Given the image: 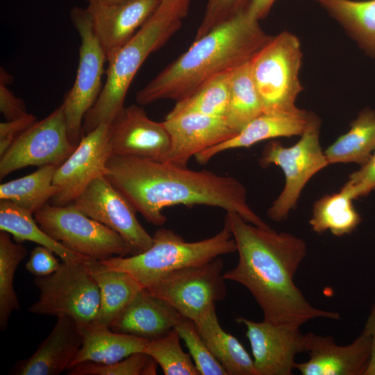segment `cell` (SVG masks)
<instances>
[{
	"label": "cell",
	"mask_w": 375,
	"mask_h": 375,
	"mask_svg": "<svg viewBox=\"0 0 375 375\" xmlns=\"http://www.w3.org/2000/svg\"><path fill=\"white\" fill-rule=\"evenodd\" d=\"M224 224L236 244L238 262L224 272V277L249 291L262 310L264 321L301 326L316 318H340L337 312L312 306L294 281L307 253L303 240L260 228L234 212H226Z\"/></svg>",
	"instance_id": "obj_1"
},
{
	"label": "cell",
	"mask_w": 375,
	"mask_h": 375,
	"mask_svg": "<svg viewBox=\"0 0 375 375\" xmlns=\"http://www.w3.org/2000/svg\"><path fill=\"white\" fill-rule=\"evenodd\" d=\"M104 176L147 222L162 226V210L203 205L239 214L247 222L272 229L249 206L247 191L234 177L192 170L169 162L111 155Z\"/></svg>",
	"instance_id": "obj_2"
},
{
	"label": "cell",
	"mask_w": 375,
	"mask_h": 375,
	"mask_svg": "<svg viewBox=\"0 0 375 375\" xmlns=\"http://www.w3.org/2000/svg\"><path fill=\"white\" fill-rule=\"evenodd\" d=\"M271 37L243 10L194 40L136 93L135 101L146 106L162 99H185L212 77L249 61Z\"/></svg>",
	"instance_id": "obj_3"
},
{
	"label": "cell",
	"mask_w": 375,
	"mask_h": 375,
	"mask_svg": "<svg viewBox=\"0 0 375 375\" xmlns=\"http://www.w3.org/2000/svg\"><path fill=\"white\" fill-rule=\"evenodd\" d=\"M182 20L158 6L133 37L109 60L101 92L86 113L83 133L110 124L124 109L135 76L148 56L158 50L181 26Z\"/></svg>",
	"instance_id": "obj_4"
},
{
	"label": "cell",
	"mask_w": 375,
	"mask_h": 375,
	"mask_svg": "<svg viewBox=\"0 0 375 375\" xmlns=\"http://www.w3.org/2000/svg\"><path fill=\"white\" fill-rule=\"evenodd\" d=\"M153 238L151 247L142 253L99 261L108 267L128 273L145 288L170 272L205 264L237 249L224 224L216 235L197 242H185L181 235L165 228L158 229Z\"/></svg>",
	"instance_id": "obj_5"
},
{
	"label": "cell",
	"mask_w": 375,
	"mask_h": 375,
	"mask_svg": "<svg viewBox=\"0 0 375 375\" xmlns=\"http://www.w3.org/2000/svg\"><path fill=\"white\" fill-rule=\"evenodd\" d=\"M321 122L316 114L310 112L306 128L295 144L286 147L278 141L272 140L262 151L260 165L278 166L285 178L284 188L267 211V216L274 222H280L288 217L308 181L329 165L319 143Z\"/></svg>",
	"instance_id": "obj_6"
},
{
	"label": "cell",
	"mask_w": 375,
	"mask_h": 375,
	"mask_svg": "<svg viewBox=\"0 0 375 375\" xmlns=\"http://www.w3.org/2000/svg\"><path fill=\"white\" fill-rule=\"evenodd\" d=\"M302 51L299 38L284 31L272 36L250 60L263 112L295 108L303 90L299 78Z\"/></svg>",
	"instance_id": "obj_7"
},
{
	"label": "cell",
	"mask_w": 375,
	"mask_h": 375,
	"mask_svg": "<svg viewBox=\"0 0 375 375\" xmlns=\"http://www.w3.org/2000/svg\"><path fill=\"white\" fill-rule=\"evenodd\" d=\"M85 261H62L51 274L36 277L34 284L39 290V298L28 311L38 315L66 316L74 319L79 327L97 321L100 291Z\"/></svg>",
	"instance_id": "obj_8"
},
{
	"label": "cell",
	"mask_w": 375,
	"mask_h": 375,
	"mask_svg": "<svg viewBox=\"0 0 375 375\" xmlns=\"http://www.w3.org/2000/svg\"><path fill=\"white\" fill-rule=\"evenodd\" d=\"M39 226L52 238L84 257L103 260L133 255L120 235L90 218L74 204H45L34 213Z\"/></svg>",
	"instance_id": "obj_9"
},
{
	"label": "cell",
	"mask_w": 375,
	"mask_h": 375,
	"mask_svg": "<svg viewBox=\"0 0 375 375\" xmlns=\"http://www.w3.org/2000/svg\"><path fill=\"white\" fill-rule=\"evenodd\" d=\"M69 16L81 40L79 60L74 85L60 106L69 140L77 146L82 138L84 117L101 92L103 66L107 60L86 8L75 6Z\"/></svg>",
	"instance_id": "obj_10"
},
{
	"label": "cell",
	"mask_w": 375,
	"mask_h": 375,
	"mask_svg": "<svg viewBox=\"0 0 375 375\" xmlns=\"http://www.w3.org/2000/svg\"><path fill=\"white\" fill-rule=\"evenodd\" d=\"M223 268V260L218 257L170 272L144 289L195 322L226 297Z\"/></svg>",
	"instance_id": "obj_11"
},
{
	"label": "cell",
	"mask_w": 375,
	"mask_h": 375,
	"mask_svg": "<svg viewBox=\"0 0 375 375\" xmlns=\"http://www.w3.org/2000/svg\"><path fill=\"white\" fill-rule=\"evenodd\" d=\"M76 147L69 140L60 106L20 134L0 156V178L28 166H59Z\"/></svg>",
	"instance_id": "obj_12"
},
{
	"label": "cell",
	"mask_w": 375,
	"mask_h": 375,
	"mask_svg": "<svg viewBox=\"0 0 375 375\" xmlns=\"http://www.w3.org/2000/svg\"><path fill=\"white\" fill-rule=\"evenodd\" d=\"M72 203L120 235L133 255L147 250L153 244V236L138 220L135 208L104 176L93 180Z\"/></svg>",
	"instance_id": "obj_13"
},
{
	"label": "cell",
	"mask_w": 375,
	"mask_h": 375,
	"mask_svg": "<svg viewBox=\"0 0 375 375\" xmlns=\"http://www.w3.org/2000/svg\"><path fill=\"white\" fill-rule=\"evenodd\" d=\"M111 155L109 124H101L82 136L75 150L56 170L53 184L58 192L51 199L53 205L72 203L93 180L104 176Z\"/></svg>",
	"instance_id": "obj_14"
},
{
	"label": "cell",
	"mask_w": 375,
	"mask_h": 375,
	"mask_svg": "<svg viewBox=\"0 0 375 375\" xmlns=\"http://www.w3.org/2000/svg\"><path fill=\"white\" fill-rule=\"evenodd\" d=\"M235 321L247 328L257 375L292 374L296 355L307 351L301 326L253 322L243 317H235Z\"/></svg>",
	"instance_id": "obj_15"
},
{
	"label": "cell",
	"mask_w": 375,
	"mask_h": 375,
	"mask_svg": "<svg viewBox=\"0 0 375 375\" xmlns=\"http://www.w3.org/2000/svg\"><path fill=\"white\" fill-rule=\"evenodd\" d=\"M109 125L112 155L163 162L169 151L163 122L151 119L138 103L124 107Z\"/></svg>",
	"instance_id": "obj_16"
},
{
	"label": "cell",
	"mask_w": 375,
	"mask_h": 375,
	"mask_svg": "<svg viewBox=\"0 0 375 375\" xmlns=\"http://www.w3.org/2000/svg\"><path fill=\"white\" fill-rule=\"evenodd\" d=\"M161 0H121L88 4L94 31L107 62L154 13Z\"/></svg>",
	"instance_id": "obj_17"
},
{
	"label": "cell",
	"mask_w": 375,
	"mask_h": 375,
	"mask_svg": "<svg viewBox=\"0 0 375 375\" xmlns=\"http://www.w3.org/2000/svg\"><path fill=\"white\" fill-rule=\"evenodd\" d=\"M305 337L310 358L295 364L302 375H364L372 350L371 336L364 328L344 346L338 345L330 335L309 332Z\"/></svg>",
	"instance_id": "obj_18"
},
{
	"label": "cell",
	"mask_w": 375,
	"mask_h": 375,
	"mask_svg": "<svg viewBox=\"0 0 375 375\" xmlns=\"http://www.w3.org/2000/svg\"><path fill=\"white\" fill-rule=\"evenodd\" d=\"M162 122L170 138L163 162L183 167L192 156L237 134L224 117L191 113L165 118Z\"/></svg>",
	"instance_id": "obj_19"
},
{
	"label": "cell",
	"mask_w": 375,
	"mask_h": 375,
	"mask_svg": "<svg viewBox=\"0 0 375 375\" xmlns=\"http://www.w3.org/2000/svg\"><path fill=\"white\" fill-rule=\"evenodd\" d=\"M82 342V333L76 322L66 316L57 317L47 338L30 357L17 364L13 374L58 375L72 367Z\"/></svg>",
	"instance_id": "obj_20"
},
{
	"label": "cell",
	"mask_w": 375,
	"mask_h": 375,
	"mask_svg": "<svg viewBox=\"0 0 375 375\" xmlns=\"http://www.w3.org/2000/svg\"><path fill=\"white\" fill-rule=\"evenodd\" d=\"M310 112L295 108L263 112L233 138L208 148L194 158L199 164L208 162L217 154L231 149L249 147L259 142L276 138L301 136L306 128Z\"/></svg>",
	"instance_id": "obj_21"
},
{
	"label": "cell",
	"mask_w": 375,
	"mask_h": 375,
	"mask_svg": "<svg viewBox=\"0 0 375 375\" xmlns=\"http://www.w3.org/2000/svg\"><path fill=\"white\" fill-rule=\"evenodd\" d=\"M185 318L170 304L143 288L110 328L151 340L167 333Z\"/></svg>",
	"instance_id": "obj_22"
},
{
	"label": "cell",
	"mask_w": 375,
	"mask_h": 375,
	"mask_svg": "<svg viewBox=\"0 0 375 375\" xmlns=\"http://www.w3.org/2000/svg\"><path fill=\"white\" fill-rule=\"evenodd\" d=\"M80 329L83 342L72 367L83 362L107 365L118 362L134 353L143 351L149 341L115 332L97 321Z\"/></svg>",
	"instance_id": "obj_23"
},
{
	"label": "cell",
	"mask_w": 375,
	"mask_h": 375,
	"mask_svg": "<svg viewBox=\"0 0 375 375\" xmlns=\"http://www.w3.org/2000/svg\"><path fill=\"white\" fill-rule=\"evenodd\" d=\"M85 264L100 291L97 322L110 326L144 288L128 273L108 267L99 260L88 259Z\"/></svg>",
	"instance_id": "obj_24"
},
{
	"label": "cell",
	"mask_w": 375,
	"mask_h": 375,
	"mask_svg": "<svg viewBox=\"0 0 375 375\" xmlns=\"http://www.w3.org/2000/svg\"><path fill=\"white\" fill-rule=\"evenodd\" d=\"M194 323L206 344L228 375H257L253 360L244 347L220 326L215 308Z\"/></svg>",
	"instance_id": "obj_25"
},
{
	"label": "cell",
	"mask_w": 375,
	"mask_h": 375,
	"mask_svg": "<svg viewBox=\"0 0 375 375\" xmlns=\"http://www.w3.org/2000/svg\"><path fill=\"white\" fill-rule=\"evenodd\" d=\"M358 47L375 58V0H315Z\"/></svg>",
	"instance_id": "obj_26"
},
{
	"label": "cell",
	"mask_w": 375,
	"mask_h": 375,
	"mask_svg": "<svg viewBox=\"0 0 375 375\" xmlns=\"http://www.w3.org/2000/svg\"><path fill=\"white\" fill-rule=\"evenodd\" d=\"M375 150V110L366 107L350 124V129L324 151L330 164L362 165Z\"/></svg>",
	"instance_id": "obj_27"
},
{
	"label": "cell",
	"mask_w": 375,
	"mask_h": 375,
	"mask_svg": "<svg viewBox=\"0 0 375 375\" xmlns=\"http://www.w3.org/2000/svg\"><path fill=\"white\" fill-rule=\"evenodd\" d=\"M0 230L12 235L16 242L31 241L50 249L63 262L90 259L55 240L39 226L32 213L7 200H0Z\"/></svg>",
	"instance_id": "obj_28"
},
{
	"label": "cell",
	"mask_w": 375,
	"mask_h": 375,
	"mask_svg": "<svg viewBox=\"0 0 375 375\" xmlns=\"http://www.w3.org/2000/svg\"><path fill=\"white\" fill-rule=\"evenodd\" d=\"M58 165H46L23 177L1 183L0 200L12 202L34 214L58 192L53 184Z\"/></svg>",
	"instance_id": "obj_29"
},
{
	"label": "cell",
	"mask_w": 375,
	"mask_h": 375,
	"mask_svg": "<svg viewBox=\"0 0 375 375\" xmlns=\"http://www.w3.org/2000/svg\"><path fill=\"white\" fill-rule=\"evenodd\" d=\"M352 201L342 188L338 192L326 194L317 200L309 221L312 230L318 234L329 230L338 237L351 234L362 222Z\"/></svg>",
	"instance_id": "obj_30"
},
{
	"label": "cell",
	"mask_w": 375,
	"mask_h": 375,
	"mask_svg": "<svg viewBox=\"0 0 375 375\" xmlns=\"http://www.w3.org/2000/svg\"><path fill=\"white\" fill-rule=\"evenodd\" d=\"M262 112V105L252 77L249 60L231 71L229 102L224 118L238 134Z\"/></svg>",
	"instance_id": "obj_31"
},
{
	"label": "cell",
	"mask_w": 375,
	"mask_h": 375,
	"mask_svg": "<svg viewBox=\"0 0 375 375\" xmlns=\"http://www.w3.org/2000/svg\"><path fill=\"white\" fill-rule=\"evenodd\" d=\"M232 70L212 77L194 93L177 101L165 118L191 113L224 117L229 102Z\"/></svg>",
	"instance_id": "obj_32"
},
{
	"label": "cell",
	"mask_w": 375,
	"mask_h": 375,
	"mask_svg": "<svg viewBox=\"0 0 375 375\" xmlns=\"http://www.w3.org/2000/svg\"><path fill=\"white\" fill-rule=\"evenodd\" d=\"M26 249L19 242L14 243L10 233L0 232V328L5 330L13 311L19 309L14 289V276L19 263L26 256Z\"/></svg>",
	"instance_id": "obj_33"
},
{
	"label": "cell",
	"mask_w": 375,
	"mask_h": 375,
	"mask_svg": "<svg viewBox=\"0 0 375 375\" xmlns=\"http://www.w3.org/2000/svg\"><path fill=\"white\" fill-rule=\"evenodd\" d=\"M175 328L164 335L149 340L143 352L151 356L165 375H201L189 353L180 344Z\"/></svg>",
	"instance_id": "obj_34"
},
{
	"label": "cell",
	"mask_w": 375,
	"mask_h": 375,
	"mask_svg": "<svg viewBox=\"0 0 375 375\" xmlns=\"http://www.w3.org/2000/svg\"><path fill=\"white\" fill-rule=\"evenodd\" d=\"M157 362L142 351L134 353L118 362L102 365L93 362L78 364L67 370L69 375H153Z\"/></svg>",
	"instance_id": "obj_35"
},
{
	"label": "cell",
	"mask_w": 375,
	"mask_h": 375,
	"mask_svg": "<svg viewBox=\"0 0 375 375\" xmlns=\"http://www.w3.org/2000/svg\"><path fill=\"white\" fill-rule=\"evenodd\" d=\"M201 375H228L199 335L194 322L185 318L174 328Z\"/></svg>",
	"instance_id": "obj_36"
},
{
	"label": "cell",
	"mask_w": 375,
	"mask_h": 375,
	"mask_svg": "<svg viewBox=\"0 0 375 375\" xmlns=\"http://www.w3.org/2000/svg\"><path fill=\"white\" fill-rule=\"evenodd\" d=\"M249 1L250 0H208L194 40L203 37L238 13L247 10Z\"/></svg>",
	"instance_id": "obj_37"
},
{
	"label": "cell",
	"mask_w": 375,
	"mask_h": 375,
	"mask_svg": "<svg viewBox=\"0 0 375 375\" xmlns=\"http://www.w3.org/2000/svg\"><path fill=\"white\" fill-rule=\"evenodd\" d=\"M342 188L353 200L375 191V150L359 169L349 175Z\"/></svg>",
	"instance_id": "obj_38"
},
{
	"label": "cell",
	"mask_w": 375,
	"mask_h": 375,
	"mask_svg": "<svg viewBox=\"0 0 375 375\" xmlns=\"http://www.w3.org/2000/svg\"><path fill=\"white\" fill-rule=\"evenodd\" d=\"M12 77L3 68L0 70V110L6 120H13L26 116L23 100L16 97L8 88Z\"/></svg>",
	"instance_id": "obj_39"
},
{
	"label": "cell",
	"mask_w": 375,
	"mask_h": 375,
	"mask_svg": "<svg viewBox=\"0 0 375 375\" xmlns=\"http://www.w3.org/2000/svg\"><path fill=\"white\" fill-rule=\"evenodd\" d=\"M54 253L46 247L40 245L35 247L26 263V269L36 277L51 274L60 265Z\"/></svg>",
	"instance_id": "obj_40"
},
{
	"label": "cell",
	"mask_w": 375,
	"mask_h": 375,
	"mask_svg": "<svg viewBox=\"0 0 375 375\" xmlns=\"http://www.w3.org/2000/svg\"><path fill=\"white\" fill-rule=\"evenodd\" d=\"M32 114L0 123V156L10 147L17 138L36 122Z\"/></svg>",
	"instance_id": "obj_41"
},
{
	"label": "cell",
	"mask_w": 375,
	"mask_h": 375,
	"mask_svg": "<svg viewBox=\"0 0 375 375\" xmlns=\"http://www.w3.org/2000/svg\"><path fill=\"white\" fill-rule=\"evenodd\" d=\"M364 329L370 335L372 339L370 358L364 375H375V302L372 306Z\"/></svg>",
	"instance_id": "obj_42"
},
{
	"label": "cell",
	"mask_w": 375,
	"mask_h": 375,
	"mask_svg": "<svg viewBox=\"0 0 375 375\" xmlns=\"http://www.w3.org/2000/svg\"><path fill=\"white\" fill-rule=\"evenodd\" d=\"M276 0H250L246 10L247 15L253 20L259 22L269 12Z\"/></svg>",
	"instance_id": "obj_43"
},
{
	"label": "cell",
	"mask_w": 375,
	"mask_h": 375,
	"mask_svg": "<svg viewBox=\"0 0 375 375\" xmlns=\"http://www.w3.org/2000/svg\"><path fill=\"white\" fill-rule=\"evenodd\" d=\"M190 0H161L160 6L175 17L183 20L189 10Z\"/></svg>",
	"instance_id": "obj_44"
},
{
	"label": "cell",
	"mask_w": 375,
	"mask_h": 375,
	"mask_svg": "<svg viewBox=\"0 0 375 375\" xmlns=\"http://www.w3.org/2000/svg\"><path fill=\"white\" fill-rule=\"evenodd\" d=\"M88 3V4L90 3H111V2H115L121 0H83Z\"/></svg>",
	"instance_id": "obj_45"
}]
</instances>
